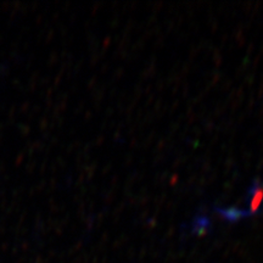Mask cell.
<instances>
[{
  "instance_id": "6da1fadb",
  "label": "cell",
  "mask_w": 263,
  "mask_h": 263,
  "mask_svg": "<svg viewBox=\"0 0 263 263\" xmlns=\"http://www.w3.org/2000/svg\"><path fill=\"white\" fill-rule=\"evenodd\" d=\"M263 199V190L262 189H257L255 192V195L252 197V201H251V210L252 211H256L258 209L259 203H261Z\"/></svg>"
}]
</instances>
